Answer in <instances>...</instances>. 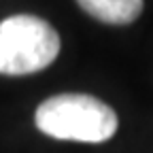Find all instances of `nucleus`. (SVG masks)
Returning a JSON list of instances; mask_svg holds the SVG:
<instances>
[{"label":"nucleus","instance_id":"nucleus-2","mask_svg":"<svg viewBox=\"0 0 153 153\" xmlns=\"http://www.w3.org/2000/svg\"><path fill=\"white\" fill-rule=\"evenodd\" d=\"M60 53V36L41 17L13 15L0 22V74L22 76L47 68Z\"/></svg>","mask_w":153,"mask_h":153},{"label":"nucleus","instance_id":"nucleus-3","mask_svg":"<svg viewBox=\"0 0 153 153\" xmlns=\"http://www.w3.org/2000/svg\"><path fill=\"white\" fill-rule=\"evenodd\" d=\"M76 2L85 13L111 26L132 24L143 13V0H76Z\"/></svg>","mask_w":153,"mask_h":153},{"label":"nucleus","instance_id":"nucleus-1","mask_svg":"<svg viewBox=\"0 0 153 153\" xmlns=\"http://www.w3.org/2000/svg\"><path fill=\"white\" fill-rule=\"evenodd\" d=\"M36 128L57 140L104 143L117 132V115L87 94H57L36 108Z\"/></svg>","mask_w":153,"mask_h":153}]
</instances>
